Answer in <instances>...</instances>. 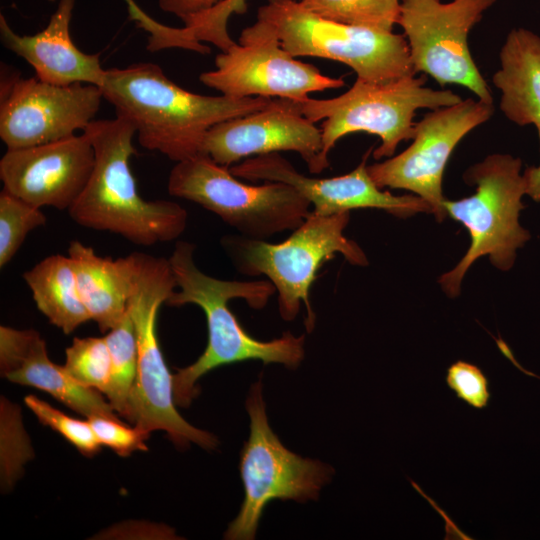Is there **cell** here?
Instances as JSON below:
<instances>
[{
	"label": "cell",
	"instance_id": "obj_1",
	"mask_svg": "<svg viewBox=\"0 0 540 540\" xmlns=\"http://www.w3.org/2000/svg\"><path fill=\"white\" fill-rule=\"evenodd\" d=\"M196 246L178 241L169 259L177 288L166 304H194L205 314L208 341L197 360L173 374L175 403L188 407L197 396V381L208 372L227 364L259 360L264 364L278 363L295 369L302 362L305 337L284 332L279 338L259 341L249 335L228 307L234 298L244 299L254 309L264 308L275 294L268 279L236 281L222 280L202 272L194 262Z\"/></svg>",
	"mask_w": 540,
	"mask_h": 540
},
{
	"label": "cell",
	"instance_id": "obj_2",
	"mask_svg": "<svg viewBox=\"0 0 540 540\" xmlns=\"http://www.w3.org/2000/svg\"><path fill=\"white\" fill-rule=\"evenodd\" d=\"M100 89L116 116L135 127L143 148L175 162L202 153L212 126L260 110L272 99L196 94L171 81L160 66L147 62L106 69Z\"/></svg>",
	"mask_w": 540,
	"mask_h": 540
},
{
	"label": "cell",
	"instance_id": "obj_3",
	"mask_svg": "<svg viewBox=\"0 0 540 540\" xmlns=\"http://www.w3.org/2000/svg\"><path fill=\"white\" fill-rule=\"evenodd\" d=\"M93 145L95 164L79 198L68 210L79 225L119 234L142 246L177 239L187 226L188 213L169 200H145L130 169L136 153L135 127L116 116L93 120L83 131Z\"/></svg>",
	"mask_w": 540,
	"mask_h": 540
},
{
	"label": "cell",
	"instance_id": "obj_4",
	"mask_svg": "<svg viewBox=\"0 0 540 540\" xmlns=\"http://www.w3.org/2000/svg\"><path fill=\"white\" fill-rule=\"evenodd\" d=\"M127 258L131 272L128 312L136 331L138 365L124 418L148 433L165 431L180 447L195 443L214 449L218 439L188 423L177 411L173 374L159 345L158 312L177 288L169 259L143 252Z\"/></svg>",
	"mask_w": 540,
	"mask_h": 540
},
{
	"label": "cell",
	"instance_id": "obj_5",
	"mask_svg": "<svg viewBox=\"0 0 540 540\" xmlns=\"http://www.w3.org/2000/svg\"><path fill=\"white\" fill-rule=\"evenodd\" d=\"M349 219L350 212L318 215L311 211L283 242L270 243L239 234L224 236L220 243L239 273L263 275L274 285L283 320H294L303 303L306 330L311 332L316 316L310 289L323 263L338 253L353 265L368 264L360 246L344 235Z\"/></svg>",
	"mask_w": 540,
	"mask_h": 540
},
{
	"label": "cell",
	"instance_id": "obj_6",
	"mask_svg": "<svg viewBox=\"0 0 540 540\" xmlns=\"http://www.w3.org/2000/svg\"><path fill=\"white\" fill-rule=\"evenodd\" d=\"M426 77L408 75L387 82L371 83L356 79L345 93L331 99L297 101L300 112L321 124V160L329 166L328 154L337 141L352 133L377 135L381 144L375 159L392 157L400 142L413 139V118L422 108L438 109L460 102L451 90L425 86Z\"/></svg>",
	"mask_w": 540,
	"mask_h": 540
},
{
	"label": "cell",
	"instance_id": "obj_7",
	"mask_svg": "<svg viewBox=\"0 0 540 540\" xmlns=\"http://www.w3.org/2000/svg\"><path fill=\"white\" fill-rule=\"evenodd\" d=\"M256 21L293 57L344 63L365 82L381 83L416 74L406 38L393 31L330 21L297 0H266Z\"/></svg>",
	"mask_w": 540,
	"mask_h": 540
},
{
	"label": "cell",
	"instance_id": "obj_8",
	"mask_svg": "<svg viewBox=\"0 0 540 540\" xmlns=\"http://www.w3.org/2000/svg\"><path fill=\"white\" fill-rule=\"evenodd\" d=\"M522 162L506 154L487 156L464 173V180L476 185L474 195L456 201L444 200L447 215L462 223L469 231L471 243L464 257L451 271L443 274L439 283L445 293L455 297L461 281L474 261L488 255L501 270H509L516 250L530 235L519 224L521 201L526 194Z\"/></svg>",
	"mask_w": 540,
	"mask_h": 540
},
{
	"label": "cell",
	"instance_id": "obj_9",
	"mask_svg": "<svg viewBox=\"0 0 540 540\" xmlns=\"http://www.w3.org/2000/svg\"><path fill=\"white\" fill-rule=\"evenodd\" d=\"M168 192L211 211L241 235L259 240L294 231L311 212L309 201L292 186L246 184L205 153L176 162Z\"/></svg>",
	"mask_w": 540,
	"mask_h": 540
},
{
	"label": "cell",
	"instance_id": "obj_10",
	"mask_svg": "<svg viewBox=\"0 0 540 540\" xmlns=\"http://www.w3.org/2000/svg\"><path fill=\"white\" fill-rule=\"evenodd\" d=\"M246 409L250 434L239 462L244 500L224 534L229 540L254 539L264 508L274 499L316 500L333 474L331 466L301 457L281 443L268 423L261 380L251 386Z\"/></svg>",
	"mask_w": 540,
	"mask_h": 540
},
{
	"label": "cell",
	"instance_id": "obj_11",
	"mask_svg": "<svg viewBox=\"0 0 540 540\" xmlns=\"http://www.w3.org/2000/svg\"><path fill=\"white\" fill-rule=\"evenodd\" d=\"M496 0H400L397 24L408 43L416 73L441 86L456 84L493 103L491 90L468 47L471 29Z\"/></svg>",
	"mask_w": 540,
	"mask_h": 540
},
{
	"label": "cell",
	"instance_id": "obj_12",
	"mask_svg": "<svg viewBox=\"0 0 540 540\" xmlns=\"http://www.w3.org/2000/svg\"><path fill=\"white\" fill-rule=\"evenodd\" d=\"M207 87L232 98L266 97L305 101L309 94L343 87L342 78L298 61L259 22L244 28L235 43L215 57V69L200 74Z\"/></svg>",
	"mask_w": 540,
	"mask_h": 540
},
{
	"label": "cell",
	"instance_id": "obj_13",
	"mask_svg": "<svg viewBox=\"0 0 540 540\" xmlns=\"http://www.w3.org/2000/svg\"><path fill=\"white\" fill-rule=\"evenodd\" d=\"M493 103L471 98L428 112L415 123L412 144L397 156L367 165L373 182L381 189H404L427 201L440 222L443 207L442 178L457 144L474 128L488 121Z\"/></svg>",
	"mask_w": 540,
	"mask_h": 540
},
{
	"label": "cell",
	"instance_id": "obj_14",
	"mask_svg": "<svg viewBox=\"0 0 540 540\" xmlns=\"http://www.w3.org/2000/svg\"><path fill=\"white\" fill-rule=\"evenodd\" d=\"M0 137L7 149L62 140L84 131L104 99L93 84L53 85L12 70L1 74Z\"/></svg>",
	"mask_w": 540,
	"mask_h": 540
},
{
	"label": "cell",
	"instance_id": "obj_15",
	"mask_svg": "<svg viewBox=\"0 0 540 540\" xmlns=\"http://www.w3.org/2000/svg\"><path fill=\"white\" fill-rule=\"evenodd\" d=\"M280 151L298 153L311 173L327 168L321 160V129L300 112L297 101L286 98L271 99L260 110L217 123L202 144V153L228 168L243 158Z\"/></svg>",
	"mask_w": 540,
	"mask_h": 540
},
{
	"label": "cell",
	"instance_id": "obj_16",
	"mask_svg": "<svg viewBox=\"0 0 540 540\" xmlns=\"http://www.w3.org/2000/svg\"><path fill=\"white\" fill-rule=\"evenodd\" d=\"M369 152L354 170L331 178L307 177L279 153L247 158L229 170L244 180L282 182L292 186L309 201L313 206L311 211L318 215L360 208L382 209L400 217L417 212L432 213L430 204L417 195L396 196L379 188L367 171Z\"/></svg>",
	"mask_w": 540,
	"mask_h": 540
},
{
	"label": "cell",
	"instance_id": "obj_17",
	"mask_svg": "<svg viewBox=\"0 0 540 540\" xmlns=\"http://www.w3.org/2000/svg\"><path fill=\"white\" fill-rule=\"evenodd\" d=\"M95 164L89 136L7 149L0 160L4 189L39 208L69 210L86 187Z\"/></svg>",
	"mask_w": 540,
	"mask_h": 540
},
{
	"label": "cell",
	"instance_id": "obj_18",
	"mask_svg": "<svg viewBox=\"0 0 540 540\" xmlns=\"http://www.w3.org/2000/svg\"><path fill=\"white\" fill-rule=\"evenodd\" d=\"M0 368L10 382L40 389L87 418H119L102 393L81 385L64 365L50 360L45 340L33 329L0 327Z\"/></svg>",
	"mask_w": 540,
	"mask_h": 540
},
{
	"label": "cell",
	"instance_id": "obj_19",
	"mask_svg": "<svg viewBox=\"0 0 540 540\" xmlns=\"http://www.w3.org/2000/svg\"><path fill=\"white\" fill-rule=\"evenodd\" d=\"M75 0H59L47 26L34 35H19L0 15V39L4 47L29 63L39 80L66 86L87 83L98 86L104 82L100 53L81 51L72 41L70 22Z\"/></svg>",
	"mask_w": 540,
	"mask_h": 540
},
{
	"label": "cell",
	"instance_id": "obj_20",
	"mask_svg": "<svg viewBox=\"0 0 540 540\" xmlns=\"http://www.w3.org/2000/svg\"><path fill=\"white\" fill-rule=\"evenodd\" d=\"M492 81L501 91L504 115L517 125L540 129V37L525 28L512 29Z\"/></svg>",
	"mask_w": 540,
	"mask_h": 540
},
{
	"label": "cell",
	"instance_id": "obj_21",
	"mask_svg": "<svg viewBox=\"0 0 540 540\" xmlns=\"http://www.w3.org/2000/svg\"><path fill=\"white\" fill-rule=\"evenodd\" d=\"M81 299L91 320L107 333L126 315L131 288L127 256L102 257L78 240L68 247Z\"/></svg>",
	"mask_w": 540,
	"mask_h": 540
},
{
	"label": "cell",
	"instance_id": "obj_22",
	"mask_svg": "<svg viewBox=\"0 0 540 540\" xmlns=\"http://www.w3.org/2000/svg\"><path fill=\"white\" fill-rule=\"evenodd\" d=\"M38 310L51 324L70 334L91 320L77 286L70 257L50 255L23 274Z\"/></svg>",
	"mask_w": 540,
	"mask_h": 540
},
{
	"label": "cell",
	"instance_id": "obj_23",
	"mask_svg": "<svg viewBox=\"0 0 540 540\" xmlns=\"http://www.w3.org/2000/svg\"><path fill=\"white\" fill-rule=\"evenodd\" d=\"M104 337L111 357V376L105 396L116 413L124 417L138 365L136 331L128 307L124 318Z\"/></svg>",
	"mask_w": 540,
	"mask_h": 540
},
{
	"label": "cell",
	"instance_id": "obj_24",
	"mask_svg": "<svg viewBox=\"0 0 540 540\" xmlns=\"http://www.w3.org/2000/svg\"><path fill=\"white\" fill-rule=\"evenodd\" d=\"M304 8L341 24L392 31L400 0H299Z\"/></svg>",
	"mask_w": 540,
	"mask_h": 540
},
{
	"label": "cell",
	"instance_id": "obj_25",
	"mask_svg": "<svg viewBox=\"0 0 540 540\" xmlns=\"http://www.w3.org/2000/svg\"><path fill=\"white\" fill-rule=\"evenodd\" d=\"M37 206L6 189L0 193V267L6 266L22 246L26 236L46 223Z\"/></svg>",
	"mask_w": 540,
	"mask_h": 540
},
{
	"label": "cell",
	"instance_id": "obj_26",
	"mask_svg": "<svg viewBox=\"0 0 540 540\" xmlns=\"http://www.w3.org/2000/svg\"><path fill=\"white\" fill-rule=\"evenodd\" d=\"M65 353L67 372L81 385L105 394L111 376V357L105 337L74 338Z\"/></svg>",
	"mask_w": 540,
	"mask_h": 540
},
{
	"label": "cell",
	"instance_id": "obj_27",
	"mask_svg": "<svg viewBox=\"0 0 540 540\" xmlns=\"http://www.w3.org/2000/svg\"><path fill=\"white\" fill-rule=\"evenodd\" d=\"M24 402L40 423L59 433L83 455L91 457L100 451L101 444L88 420L70 417L35 395H27Z\"/></svg>",
	"mask_w": 540,
	"mask_h": 540
},
{
	"label": "cell",
	"instance_id": "obj_28",
	"mask_svg": "<svg viewBox=\"0 0 540 540\" xmlns=\"http://www.w3.org/2000/svg\"><path fill=\"white\" fill-rule=\"evenodd\" d=\"M247 12V0H223L213 8L185 19L184 27L199 42L214 44L221 51H226L236 42L227 29L229 18L233 14Z\"/></svg>",
	"mask_w": 540,
	"mask_h": 540
},
{
	"label": "cell",
	"instance_id": "obj_29",
	"mask_svg": "<svg viewBox=\"0 0 540 540\" xmlns=\"http://www.w3.org/2000/svg\"><path fill=\"white\" fill-rule=\"evenodd\" d=\"M445 382L456 397L468 406L483 410L491 400L489 379L474 363L457 360L446 370Z\"/></svg>",
	"mask_w": 540,
	"mask_h": 540
},
{
	"label": "cell",
	"instance_id": "obj_30",
	"mask_svg": "<svg viewBox=\"0 0 540 540\" xmlns=\"http://www.w3.org/2000/svg\"><path fill=\"white\" fill-rule=\"evenodd\" d=\"M101 446H107L116 454L127 457L135 451H146L148 432L124 424L119 418L93 416L87 418Z\"/></svg>",
	"mask_w": 540,
	"mask_h": 540
},
{
	"label": "cell",
	"instance_id": "obj_31",
	"mask_svg": "<svg viewBox=\"0 0 540 540\" xmlns=\"http://www.w3.org/2000/svg\"><path fill=\"white\" fill-rule=\"evenodd\" d=\"M223 0H158L159 7L172 13L182 21L190 16L205 12Z\"/></svg>",
	"mask_w": 540,
	"mask_h": 540
},
{
	"label": "cell",
	"instance_id": "obj_32",
	"mask_svg": "<svg viewBox=\"0 0 540 540\" xmlns=\"http://www.w3.org/2000/svg\"><path fill=\"white\" fill-rule=\"evenodd\" d=\"M538 130L540 140V129ZM526 185V194L533 200L540 201V164L537 167H528L523 173Z\"/></svg>",
	"mask_w": 540,
	"mask_h": 540
},
{
	"label": "cell",
	"instance_id": "obj_33",
	"mask_svg": "<svg viewBox=\"0 0 540 540\" xmlns=\"http://www.w3.org/2000/svg\"><path fill=\"white\" fill-rule=\"evenodd\" d=\"M125 1L127 2V5L133 2V0H125Z\"/></svg>",
	"mask_w": 540,
	"mask_h": 540
},
{
	"label": "cell",
	"instance_id": "obj_34",
	"mask_svg": "<svg viewBox=\"0 0 540 540\" xmlns=\"http://www.w3.org/2000/svg\"><path fill=\"white\" fill-rule=\"evenodd\" d=\"M48 1H50V2H54V1H56V0H48Z\"/></svg>",
	"mask_w": 540,
	"mask_h": 540
}]
</instances>
